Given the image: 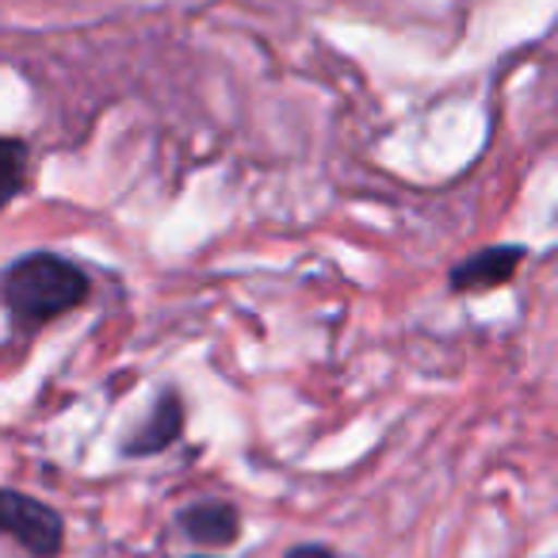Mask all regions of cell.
I'll use <instances>...</instances> for the list:
<instances>
[{
	"instance_id": "obj_1",
	"label": "cell",
	"mask_w": 558,
	"mask_h": 558,
	"mask_svg": "<svg viewBox=\"0 0 558 558\" xmlns=\"http://www.w3.org/2000/svg\"><path fill=\"white\" fill-rule=\"evenodd\" d=\"M0 295H4V311H9L12 326L20 333H32V329H43L85 306L93 295V283L73 260L35 248V253L9 264Z\"/></svg>"
},
{
	"instance_id": "obj_2",
	"label": "cell",
	"mask_w": 558,
	"mask_h": 558,
	"mask_svg": "<svg viewBox=\"0 0 558 558\" xmlns=\"http://www.w3.org/2000/svg\"><path fill=\"white\" fill-rule=\"evenodd\" d=\"M0 535H9L35 558H54L65 547V524L58 509L20 489H0Z\"/></svg>"
},
{
	"instance_id": "obj_3",
	"label": "cell",
	"mask_w": 558,
	"mask_h": 558,
	"mask_svg": "<svg viewBox=\"0 0 558 558\" xmlns=\"http://www.w3.org/2000/svg\"><path fill=\"white\" fill-rule=\"evenodd\" d=\"M524 260H527L524 245H486L474 256H466V260H459L456 268L448 271V288L459 291V295L505 288Z\"/></svg>"
},
{
	"instance_id": "obj_4",
	"label": "cell",
	"mask_w": 558,
	"mask_h": 558,
	"mask_svg": "<svg viewBox=\"0 0 558 558\" xmlns=\"http://www.w3.org/2000/svg\"><path fill=\"white\" fill-rule=\"evenodd\" d=\"M180 532L187 535L199 547H230L241 535V512L233 501H222V497H203V501H192L177 512Z\"/></svg>"
},
{
	"instance_id": "obj_5",
	"label": "cell",
	"mask_w": 558,
	"mask_h": 558,
	"mask_svg": "<svg viewBox=\"0 0 558 558\" xmlns=\"http://www.w3.org/2000/svg\"><path fill=\"white\" fill-rule=\"evenodd\" d=\"M180 433H184V402H180L177 390H165V395H157V402L149 405L146 421H142L131 433V440L123 444V456H131V459L161 456L169 444H177Z\"/></svg>"
},
{
	"instance_id": "obj_6",
	"label": "cell",
	"mask_w": 558,
	"mask_h": 558,
	"mask_svg": "<svg viewBox=\"0 0 558 558\" xmlns=\"http://www.w3.org/2000/svg\"><path fill=\"white\" fill-rule=\"evenodd\" d=\"M27 172H32V154H27V142L0 134V210L9 207V203L24 192Z\"/></svg>"
},
{
	"instance_id": "obj_7",
	"label": "cell",
	"mask_w": 558,
	"mask_h": 558,
	"mask_svg": "<svg viewBox=\"0 0 558 558\" xmlns=\"http://www.w3.org/2000/svg\"><path fill=\"white\" fill-rule=\"evenodd\" d=\"M283 558H341V555L333 547H326V543H295Z\"/></svg>"
}]
</instances>
